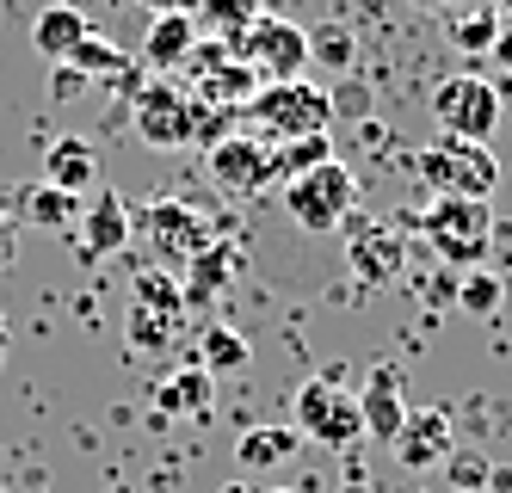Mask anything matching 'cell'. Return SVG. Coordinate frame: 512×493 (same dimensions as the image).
<instances>
[{"label": "cell", "mask_w": 512, "mask_h": 493, "mask_svg": "<svg viewBox=\"0 0 512 493\" xmlns=\"http://www.w3.org/2000/svg\"><path fill=\"white\" fill-rule=\"evenodd\" d=\"M395 463L401 469H438L457 450V413L451 407H408V420H401V432H395Z\"/></svg>", "instance_id": "obj_11"}, {"label": "cell", "mask_w": 512, "mask_h": 493, "mask_svg": "<svg viewBox=\"0 0 512 493\" xmlns=\"http://www.w3.org/2000/svg\"><path fill=\"white\" fill-rule=\"evenodd\" d=\"M346 265H352V278L364 284H395L401 278V265H408V241H401V229H389V222H358L352 241H346Z\"/></svg>", "instance_id": "obj_13"}, {"label": "cell", "mask_w": 512, "mask_h": 493, "mask_svg": "<svg viewBox=\"0 0 512 493\" xmlns=\"http://www.w3.org/2000/svg\"><path fill=\"white\" fill-rule=\"evenodd\" d=\"M432 118H438V136L488 142L500 130V87L482 81V74H451V81L432 93Z\"/></svg>", "instance_id": "obj_6"}, {"label": "cell", "mask_w": 512, "mask_h": 493, "mask_svg": "<svg viewBox=\"0 0 512 493\" xmlns=\"http://www.w3.org/2000/svg\"><path fill=\"white\" fill-rule=\"evenodd\" d=\"M309 62L321 74H352L358 68V37H352V25H315L309 31Z\"/></svg>", "instance_id": "obj_23"}, {"label": "cell", "mask_w": 512, "mask_h": 493, "mask_svg": "<svg viewBox=\"0 0 512 493\" xmlns=\"http://www.w3.org/2000/svg\"><path fill=\"white\" fill-rule=\"evenodd\" d=\"M13 216L19 222H31V229H50V235H68L81 222V198H68V192H56V185H25V192H13Z\"/></svg>", "instance_id": "obj_17"}, {"label": "cell", "mask_w": 512, "mask_h": 493, "mask_svg": "<svg viewBox=\"0 0 512 493\" xmlns=\"http://www.w3.org/2000/svg\"><path fill=\"white\" fill-rule=\"evenodd\" d=\"M272 161H278V185H284V179H297V173H309L321 161H334V142H327V136H303V142L272 148Z\"/></svg>", "instance_id": "obj_28"}, {"label": "cell", "mask_w": 512, "mask_h": 493, "mask_svg": "<svg viewBox=\"0 0 512 493\" xmlns=\"http://www.w3.org/2000/svg\"><path fill=\"white\" fill-rule=\"evenodd\" d=\"M210 179L229 198H260L266 185H278V161L260 136H223L210 148Z\"/></svg>", "instance_id": "obj_10"}, {"label": "cell", "mask_w": 512, "mask_h": 493, "mask_svg": "<svg viewBox=\"0 0 512 493\" xmlns=\"http://www.w3.org/2000/svg\"><path fill=\"white\" fill-rule=\"evenodd\" d=\"M173 333H179V321L149 315V309H130V346H136V352H161Z\"/></svg>", "instance_id": "obj_31"}, {"label": "cell", "mask_w": 512, "mask_h": 493, "mask_svg": "<svg viewBox=\"0 0 512 493\" xmlns=\"http://www.w3.org/2000/svg\"><path fill=\"white\" fill-rule=\"evenodd\" d=\"M494 235V204L488 198H432L426 210V241L451 272H475Z\"/></svg>", "instance_id": "obj_4"}, {"label": "cell", "mask_w": 512, "mask_h": 493, "mask_svg": "<svg viewBox=\"0 0 512 493\" xmlns=\"http://www.w3.org/2000/svg\"><path fill=\"white\" fill-rule=\"evenodd\" d=\"M358 420H364V432H371L377 444H395L401 420H408V395H401V370H395V364H377L371 376H364V389H358Z\"/></svg>", "instance_id": "obj_14"}, {"label": "cell", "mask_w": 512, "mask_h": 493, "mask_svg": "<svg viewBox=\"0 0 512 493\" xmlns=\"http://www.w3.org/2000/svg\"><path fill=\"white\" fill-rule=\"evenodd\" d=\"M352 204H358V179H352V167L340 155L309 167V173H297V179H284V210L309 235H334L352 216Z\"/></svg>", "instance_id": "obj_2"}, {"label": "cell", "mask_w": 512, "mask_h": 493, "mask_svg": "<svg viewBox=\"0 0 512 493\" xmlns=\"http://www.w3.org/2000/svg\"><path fill=\"white\" fill-rule=\"evenodd\" d=\"M266 7L260 0H198L192 7V25H198V37H210V44H241V37L253 31V19H260Z\"/></svg>", "instance_id": "obj_19"}, {"label": "cell", "mask_w": 512, "mask_h": 493, "mask_svg": "<svg viewBox=\"0 0 512 493\" xmlns=\"http://www.w3.org/2000/svg\"><path fill=\"white\" fill-rule=\"evenodd\" d=\"M235 278V247L229 241H210L192 265H186V284H179V290H186V309H192V302H204L210 290H223Z\"/></svg>", "instance_id": "obj_22"}, {"label": "cell", "mask_w": 512, "mask_h": 493, "mask_svg": "<svg viewBox=\"0 0 512 493\" xmlns=\"http://www.w3.org/2000/svg\"><path fill=\"white\" fill-rule=\"evenodd\" d=\"M210 395H216V376H210L204 364H192V370H173L167 383L155 389V407H161V413H204Z\"/></svg>", "instance_id": "obj_21"}, {"label": "cell", "mask_w": 512, "mask_h": 493, "mask_svg": "<svg viewBox=\"0 0 512 493\" xmlns=\"http://www.w3.org/2000/svg\"><path fill=\"white\" fill-rule=\"evenodd\" d=\"M13 259H19V222H7V216H0V272H7Z\"/></svg>", "instance_id": "obj_33"}, {"label": "cell", "mask_w": 512, "mask_h": 493, "mask_svg": "<svg viewBox=\"0 0 512 493\" xmlns=\"http://www.w3.org/2000/svg\"><path fill=\"white\" fill-rule=\"evenodd\" d=\"M494 13H500V19H512V0H494Z\"/></svg>", "instance_id": "obj_37"}, {"label": "cell", "mask_w": 512, "mask_h": 493, "mask_svg": "<svg viewBox=\"0 0 512 493\" xmlns=\"http://www.w3.org/2000/svg\"><path fill=\"white\" fill-rule=\"evenodd\" d=\"M451 44L457 50H494L500 44V13L494 7H475V13L451 19Z\"/></svg>", "instance_id": "obj_29"}, {"label": "cell", "mask_w": 512, "mask_h": 493, "mask_svg": "<svg viewBox=\"0 0 512 493\" xmlns=\"http://www.w3.org/2000/svg\"><path fill=\"white\" fill-rule=\"evenodd\" d=\"M142 7H149V13L161 19V13H192V7H198V0H142Z\"/></svg>", "instance_id": "obj_34"}, {"label": "cell", "mask_w": 512, "mask_h": 493, "mask_svg": "<svg viewBox=\"0 0 512 493\" xmlns=\"http://www.w3.org/2000/svg\"><path fill=\"white\" fill-rule=\"evenodd\" d=\"M75 235H81V259L93 265V259H112V253H124V247H130L136 216H130V204H124L118 192H93V198H81V222H75Z\"/></svg>", "instance_id": "obj_12"}, {"label": "cell", "mask_w": 512, "mask_h": 493, "mask_svg": "<svg viewBox=\"0 0 512 493\" xmlns=\"http://www.w3.org/2000/svg\"><path fill=\"white\" fill-rule=\"evenodd\" d=\"M235 56L260 74V87H272V81H303V68H309V31L290 25V19H278V13H260V19H253V31L235 44Z\"/></svg>", "instance_id": "obj_7"}, {"label": "cell", "mask_w": 512, "mask_h": 493, "mask_svg": "<svg viewBox=\"0 0 512 493\" xmlns=\"http://www.w3.org/2000/svg\"><path fill=\"white\" fill-rule=\"evenodd\" d=\"M136 136L167 155V148H192V93L186 87H167V81H149L136 87V111H130Z\"/></svg>", "instance_id": "obj_8"}, {"label": "cell", "mask_w": 512, "mask_h": 493, "mask_svg": "<svg viewBox=\"0 0 512 493\" xmlns=\"http://www.w3.org/2000/svg\"><path fill=\"white\" fill-rule=\"evenodd\" d=\"M488 487L494 493H512V469H488Z\"/></svg>", "instance_id": "obj_35"}, {"label": "cell", "mask_w": 512, "mask_h": 493, "mask_svg": "<svg viewBox=\"0 0 512 493\" xmlns=\"http://www.w3.org/2000/svg\"><path fill=\"white\" fill-rule=\"evenodd\" d=\"M192 50H198L192 13H161V19L149 25V37H142V62H149V68H186Z\"/></svg>", "instance_id": "obj_20"}, {"label": "cell", "mask_w": 512, "mask_h": 493, "mask_svg": "<svg viewBox=\"0 0 512 493\" xmlns=\"http://www.w3.org/2000/svg\"><path fill=\"white\" fill-rule=\"evenodd\" d=\"M247 118H253V130H260L266 148L327 136V124H334V93L315 87V81H272V87H260L247 99Z\"/></svg>", "instance_id": "obj_1"}, {"label": "cell", "mask_w": 512, "mask_h": 493, "mask_svg": "<svg viewBox=\"0 0 512 493\" xmlns=\"http://www.w3.org/2000/svg\"><path fill=\"white\" fill-rule=\"evenodd\" d=\"M136 309L186 321V290H179V278H167V272H136Z\"/></svg>", "instance_id": "obj_25"}, {"label": "cell", "mask_w": 512, "mask_h": 493, "mask_svg": "<svg viewBox=\"0 0 512 493\" xmlns=\"http://www.w3.org/2000/svg\"><path fill=\"white\" fill-rule=\"evenodd\" d=\"M7 346H13V327H7V315H0V364H7Z\"/></svg>", "instance_id": "obj_36"}, {"label": "cell", "mask_w": 512, "mask_h": 493, "mask_svg": "<svg viewBox=\"0 0 512 493\" xmlns=\"http://www.w3.org/2000/svg\"><path fill=\"white\" fill-rule=\"evenodd\" d=\"M297 450H303V432H297V426H253V432H241V444H235V469L266 475V469H284Z\"/></svg>", "instance_id": "obj_18"}, {"label": "cell", "mask_w": 512, "mask_h": 493, "mask_svg": "<svg viewBox=\"0 0 512 493\" xmlns=\"http://www.w3.org/2000/svg\"><path fill=\"white\" fill-rule=\"evenodd\" d=\"M7 210H13V192H0V216H7Z\"/></svg>", "instance_id": "obj_38"}, {"label": "cell", "mask_w": 512, "mask_h": 493, "mask_svg": "<svg viewBox=\"0 0 512 493\" xmlns=\"http://www.w3.org/2000/svg\"><path fill=\"white\" fill-rule=\"evenodd\" d=\"M260 7H266V0H260Z\"/></svg>", "instance_id": "obj_41"}, {"label": "cell", "mask_w": 512, "mask_h": 493, "mask_svg": "<svg viewBox=\"0 0 512 493\" xmlns=\"http://www.w3.org/2000/svg\"><path fill=\"white\" fill-rule=\"evenodd\" d=\"M438 469L451 475V487H457V493H482V487H488V469H494V463L482 457V444H469V438H457V450H451V457L438 463Z\"/></svg>", "instance_id": "obj_27"}, {"label": "cell", "mask_w": 512, "mask_h": 493, "mask_svg": "<svg viewBox=\"0 0 512 493\" xmlns=\"http://www.w3.org/2000/svg\"><path fill=\"white\" fill-rule=\"evenodd\" d=\"M93 81H87V74H75V68H68V62H56V74H50V99L56 105H68V99H81Z\"/></svg>", "instance_id": "obj_32"}, {"label": "cell", "mask_w": 512, "mask_h": 493, "mask_svg": "<svg viewBox=\"0 0 512 493\" xmlns=\"http://www.w3.org/2000/svg\"><path fill=\"white\" fill-rule=\"evenodd\" d=\"M136 229H142V241H149L161 259H173V265H192L210 247V222L186 198H155L149 210L136 216Z\"/></svg>", "instance_id": "obj_9"}, {"label": "cell", "mask_w": 512, "mask_h": 493, "mask_svg": "<svg viewBox=\"0 0 512 493\" xmlns=\"http://www.w3.org/2000/svg\"><path fill=\"white\" fill-rule=\"evenodd\" d=\"M297 401V426L303 444H327V450H346L364 438V420H358V389H346L340 376H309V383L290 395Z\"/></svg>", "instance_id": "obj_5"}, {"label": "cell", "mask_w": 512, "mask_h": 493, "mask_svg": "<svg viewBox=\"0 0 512 493\" xmlns=\"http://www.w3.org/2000/svg\"><path fill=\"white\" fill-rule=\"evenodd\" d=\"M457 309L463 315H494L500 309V278L494 272H463V284H457Z\"/></svg>", "instance_id": "obj_30"}, {"label": "cell", "mask_w": 512, "mask_h": 493, "mask_svg": "<svg viewBox=\"0 0 512 493\" xmlns=\"http://www.w3.org/2000/svg\"><path fill=\"white\" fill-rule=\"evenodd\" d=\"M420 185L432 198H488L500 185V161L488 142L438 136L432 148H420Z\"/></svg>", "instance_id": "obj_3"}, {"label": "cell", "mask_w": 512, "mask_h": 493, "mask_svg": "<svg viewBox=\"0 0 512 493\" xmlns=\"http://www.w3.org/2000/svg\"><path fill=\"white\" fill-rule=\"evenodd\" d=\"M266 493H303V487H266Z\"/></svg>", "instance_id": "obj_39"}, {"label": "cell", "mask_w": 512, "mask_h": 493, "mask_svg": "<svg viewBox=\"0 0 512 493\" xmlns=\"http://www.w3.org/2000/svg\"><path fill=\"white\" fill-rule=\"evenodd\" d=\"M420 7H445V0H420Z\"/></svg>", "instance_id": "obj_40"}, {"label": "cell", "mask_w": 512, "mask_h": 493, "mask_svg": "<svg viewBox=\"0 0 512 493\" xmlns=\"http://www.w3.org/2000/svg\"><path fill=\"white\" fill-rule=\"evenodd\" d=\"M68 68H75V74H87V81H112V74H124V50L112 44V37L87 31L81 44H75V56H68Z\"/></svg>", "instance_id": "obj_26"}, {"label": "cell", "mask_w": 512, "mask_h": 493, "mask_svg": "<svg viewBox=\"0 0 512 493\" xmlns=\"http://www.w3.org/2000/svg\"><path fill=\"white\" fill-rule=\"evenodd\" d=\"M87 31H93L87 13H81V7H68V0H56V7H44L38 19H31V50H38V56L56 68V62L75 56V44H81Z\"/></svg>", "instance_id": "obj_16"}, {"label": "cell", "mask_w": 512, "mask_h": 493, "mask_svg": "<svg viewBox=\"0 0 512 493\" xmlns=\"http://www.w3.org/2000/svg\"><path fill=\"white\" fill-rule=\"evenodd\" d=\"M44 185H56L68 198H87L99 185V148L87 136H56L44 148Z\"/></svg>", "instance_id": "obj_15"}, {"label": "cell", "mask_w": 512, "mask_h": 493, "mask_svg": "<svg viewBox=\"0 0 512 493\" xmlns=\"http://www.w3.org/2000/svg\"><path fill=\"white\" fill-rule=\"evenodd\" d=\"M198 364H204L210 376H229V370H247V364H253V346H247L235 327H210V333L198 339Z\"/></svg>", "instance_id": "obj_24"}]
</instances>
